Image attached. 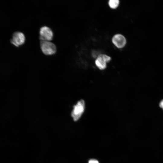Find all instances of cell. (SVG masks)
Instances as JSON below:
<instances>
[{"mask_svg": "<svg viewBox=\"0 0 163 163\" xmlns=\"http://www.w3.org/2000/svg\"><path fill=\"white\" fill-rule=\"evenodd\" d=\"M85 108V102L82 99L78 101L73 106L71 115L74 121H77L80 119L84 112Z\"/></svg>", "mask_w": 163, "mask_h": 163, "instance_id": "6da1fadb", "label": "cell"}, {"mask_svg": "<svg viewBox=\"0 0 163 163\" xmlns=\"http://www.w3.org/2000/svg\"><path fill=\"white\" fill-rule=\"evenodd\" d=\"M40 44L42 52L46 55H52L56 52V45L50 41L40 40Z\"/></svg>", "mask_w": 163, "mask_h": 163, "instance_id": "7a4b0ae2", "label": "cell"}, {"mask_svg": "<svg viewBox=\"0 0 163 163\" xmlns=\"http://www.w3.org/2000/svg\"><path fill=\"white\" fill-rule=\"evenodd\" d=\"M53 31L49 27L43 26L40 28L39 38L40 40L50 41L53 39Z\"/></svg>", "mask_w": 163, "mask_h": 163, "instance_id": "3957f363", "label": "cell"}, {"mask_svg": "<svg viewBox=\"0 0 163 163\" xmlns=\"http://www.w3.org/2000/svg\"><path fill=\"white\" fill-rule=\"evenodd\" d=\"M25 40L26 37L24 34L22 32L18 31L13 34L11 42L15 46L18 47L23 44Z\"/></svg>", "mask_w": 163, "mask_h": 163, "instance_id": "277c9868", "label": "cell"}, {"mask_svg": "<svg viewBox=\"0 0 163 163\" xmlns=\"http://www.w3.org/2000/svg\"><path fill=\"white\" fill-rule=\"evenodd\" d=\"M111 60V58L107 55L101 54L99 55L95 61L96 66L99 69L103 70L107 67L106 63Z\"/></svg>", "mask_w": 163, "mask_h": 163, "instance_id": "5b68a950", "label": "cell"}, {"mask_svg": "<svg viewBox=\"0 0 163 163\" xmlns=\"http://www.w3.org/2000/svg\"><path fill=\"white\" fill-rule=\"evenodd\" d=\"M112 42L117 47L120 48L125 46L126 43V40L123 35L118 34L113 36L112 39Z\"/></svg>", "mask_w": 163, "mask_h": 163, "instance_id": "8992f818", "label": "cell"}, {"mask_svg": "<svg viewBox=\"0 0 163 163\" xmlns=\"http://www.w3.org/2000/svg\"><path fill=\"white\" fill-rule=\"evenodd\" d=\"M119 4L118 0H110L108 2V4L111 8L114 9L117 8Z\"/></svg>", "mask_w": 163, "mask_h": 163, "instance_id": "52a82bcc", "label": "cell"}, {"mask_svg": "<svg viewBox=\"0 0 163 163\" xmlns=\"http://www.w3.org/2000/svg\"><path fill=\"white\" fill-rule=\"evenodd\" d=\"M88 163H99V161L96 159H91L89 161Z\"/></svg>", "mask_w": 163, "mask_h": 163, "instance_id": "ba28073f", "label": "cell"}, {"mask_svg": "<svg viewBox=\"0 0 163 163\" xmlns=\"http://www.w3.org/2000/svg\"><path fill=\"white\" fill-rule=\"evenodd\" d=\"M159 106L163 109V100L161 101L159 104Z\"/></svg>", "mask_w": 163, "mask_h": 163, "instance_id": "9c48e42d", "label": "cell"}]
</instances>
